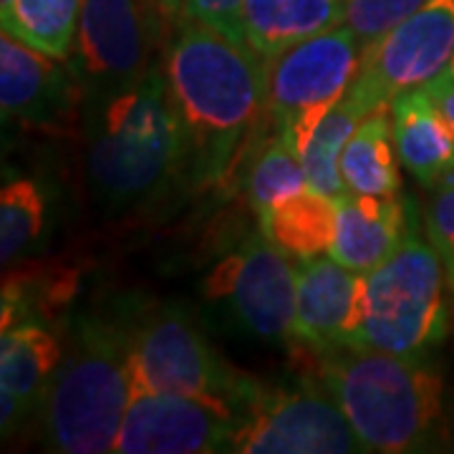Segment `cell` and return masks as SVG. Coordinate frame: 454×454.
Listing matches in <instances>:
<instances>
[{
	"label": "cell",
	"instance_id": "29",
	"mask_svg": "<svg viewBox=\"0 0 454 454\" xmlns=\"http://www.w3.org/2000/svg\"><path fill=\"white\" fill-rule=\"evenodd\" d=\"M157 5L162 8L164 18L172 23V18H175V13H177V8H179V0H157Z\"/></svg>",
	"mask_w": 454,
	"mask_h": 454
},
{
	"label": "cell",
	"instance_id": "27",
	"mask_svg": "<svg viewBox=\"0 0 454 454\" xmlns=\"http://www.w3.org/2000/svg\"><path fill=\"white\" fill-rule=\"evenodd\" d=\"M243 5L245 0H179L175 18H195L200 23H207L212 28L223 31L230 38L243 41V31H240Z\"/></svg>",
	"mask_w": 454,
	"mask_h": 454
},
{
	"label": "cell",
	"instance_id": "6",
	"mask_svg": "<svg viewBox=\"0 0 454 454\" xmlns=\"http://www.w3.org/2000/svg\"><path fill=\"white\" fill-rule=\"evenodd\" d=\"M235 454H351L364 452L354 427L324 384L306 373L298 381L240 376L230 396Z\"/></svg>",
	"mask_w": 454,
	"mask_h": 454
},
{
	"label": "cell",
	"instance_id": "13",
	"mask_svg": "<svg viewBox=\"0 0 454 454\" xmlns=\"http://www.w3.org/2000/svg\"><path fill=\"white\" fill-rule=\"evenodd\" d=\"M293 351L321 354L358 346L366 318V273L348 270L331 255L295 260Z\"/></svg>",
	"mask_w": 454,
	"mask_h": 454
},
{
	"label": "cell",
	"instance_id": "25",
	"mask_svg": "<svg viewBox=\"0 0 454 454\" xmlns=\"http://www.w3.org/2000/svg\"><path fill=\"white\" fill-rule=\"evenodd\" d=\"M427 0H346V26L356 33L364 53L389 35Z\"/></svg>",
	"mask_w": 454,
	"mask_h": 454
},
{
	"label": "cell",
	"instance_id": "26",
	"mask_svg": "<svg viewBox=\"0 0 454 454\" xmlns=\"http://www.w3.org/2000/svg\"><path fill=\"white\" fill-rule=\"evenodd\" d=\"M427 235L444 265L447 286L454 298V172L432 190L427 207Z\"/></svg>",
	"mask_w": 454,
	"mask_h": 454
},
{
	"label": "cell",
	"instance_id": "4",
	"mask_svg": "<svg viewBox=\"0 0 454 454\" xmlns=\"http://www.w3.org/2000/svg\"><path fill=\"white\" fill-rule=\"evenodd\" d=\"M131 399L127 313H86L66 331L64 358L41 409L51 452H114Z\"/></svg>",
	"mask_w": 454,
	"mask_h": 454
},
{
	"label": "cell",
	"instance_id": "22",
	"mask_svg": "<svg viewBox=\"0 0 454 454\" xmlns=\"http://www.w3.org/2000/svg\"><path fill=\"white\" fill-rule=\"evenodd\" d=\"M366 116L369 112L346 91L339 104L321 119L303 152V167L310 190L333 200L346 192V182L340 177V154Z\"/></svg>",
	"mask_w": 454,
	"mask_h": 454
},
{
	"label": "cell",
	"instance_id": "2",
	"mask_svg": "<svg viewBox=\"0 0 454 454\" xmlns=\"http://www.w3.org/2000/svg\"><path fill=\"white\" fill-rule=\"evenodd\" d=\"M301 356L336 399L364 452H432L447 442L444 381L429 358H404L369 346Z\"/></svg>",
	"mask_w": 454,
	"mask_h": 454
},
{
	"label": "cell",
	"instance_id": "23",
	"mask_svg": "<svg viewBox=\"0 0 454 454\" xmlns=\"http://www.w3.org/2000/svg\"><path fill=\"white\" fill-rule=\"evenodd\" d=\"M309 187L303 154L276 131L260 146L245 177V192L253 210L262 212Z\"/></svg>",
	"mask_w": 454,
	"mask_h": 454
},
{
	"label": "cell",
	"instance_id": "8",
	"mask_svg": "<svg viewBox=\"0 0 454 454\" xmlns=\"http://www.w3.org/2000/svg\"><path fill=\"white\" fill-rule=\"evenodd\" d=\"M364 49L346 23L268 59V116L301 154L361 68Z\"/></svg>",
	"mask_w": 454,
	"mask_h": 454
},
{
	"label": "cell",
	"instance_id": "17",
	"mask_svg": "<svg viewBox=\"0 0 454 454\" xmlns=\"http://www.w3.org/2000/svg\"><path fill=\"white\" fill-rule=\"evenodd\" d=\"M343 20L346 0H245L240 31L245 43L268 61Z\"/></svg>",
	"mask_w": 454,
	"mask_h": 454
},
{
	"label": "cell",
	"instance_id": "15",
	"mask_svg": "<svg viewBox=\"0 0 454 454\" xmlns=\"http://www.w3.org/2000/svg\"><path fill=\"white\" fill-rule=\"evenodd\" d=\"M336 205L339 223L328 255L356 273H372L379 268L414 230L409 202L402 195H356L346 190L336 197Z\"/></svg>",
	"mask_w": 454,
	"mask_h": 454
},
{
	"label": "cell",
	"instance_id": "10",
	"mask_svg": "<svg viewBox=\"0 0 454 454\" xmlns=\"http://www.w3.org/2000/svg\"><path fill=\"white\" fill-rule=\"evenodd\" d=\"M295 265L265 235L238 243L205 280V298L238 333L262 343H293Z\"/></svg>",
	"mask_w": 454,
	"mask_h": 454
},
{
	"label": "cell",
	"instance_id": "5",
	"mask_svg": "<svg viewBox=\"0 0 454 454\" xmlns=\"http://www.w3.org/2000/svg\"><path fill=\"white\" fill-rule=\"evenodd\" d=\"M447 273L417 227L402 247L366 273L361 343L404 358H429L450 333Z\"/></svg>",
	"mask_w": 454,
	"mask_h": 454
},
{
	"label": "cell",
	"instance_id": "18",
	"mask_svg": "<svg viewBox=\"0 0 454 454\" xmlns=\"http://www.w3.org/2000/svg\"><path fill=\"white\" fill-rule=\"evenodd\" d=\"M64 358V343L46 324H18L0 339V391L11 394L26 422L38 417L49 396L51 381Z\"/></svg>",
	"mask_w": 454,
	"mask_h": 454
},
{
	"label": "cell",
	"instance_id": "31",
	"mask_svg": "<svg viewBox=\"0 0 454 454\" xmlns=\"http://www.w3.org/2000/svg\"><path fill=\"white\" fill-rule=\"evenodd\" d=\"M8 3H11V0H0V8H5Z\"/></svg>",
	"mask_w": 454,
	"mask_h": 454
},
{
	"label": "cell",
	"instance_id": "1",
	"mask_svg": "<svg viewBox=\"0 0 454 454\" xmlns=\"http://www.w3.org/2000/svg\"><path fill=\"white\" fill-rule=\"evenodd\" d=\"M162 66L187 134V177H225L245 137L268 114V64L247 43L195 18L167 28Z\"/></svg>",
	"mask_w": 454,
	"mask_h": 454
},
{
	"label": "cell",
	"instance_id": "21",
	"mask_svg": "<svg viewBox=\"0 0 454 454\" xmlns=\"http://www.w3.org/2000/svg\"><path fill=\"white\" fill-rule=\"evenodd\" d=\"M83 0H11L3 13V31L18 41L68 61L76 43Z\"/></svg>",
	"mask_w": 454,
	"mask_h": 454
},
{
	"label": "cell",
	"instance_id": "3",
	"mask_svg": "<svg viewBox=\"0 0 454 454\" xmlns=\"http://www.w3.org/2000/svg\"><path fill=\"white\" fill-rule=\"evenodd\" d=\"M86 106V177L101 207H139L187 175V134L162 61L145 82Z\"/></svg>",
	"mask_w": 454,
	"mask_h": 454
},
{
	"label": "cell",
	"instance_id": "24",
	"mask_svg": "<svg viewBox=\"0 0 454 454\" xmlns=\"http://www.w3.org/2000/svg\"><path fill=\"white\" fill-rule=\"evenodd\" d=\"M46 192L31 177H13L0 192V260L8 268L31 247L46 225Z\"/></svg>",
	"mask_w": 454,
	"mask_h": 454
},
{
	"label": "cell",
	"instance_id": "28",
	"mask_svg": "<svg viewBox=\"0 0 454 454\" xmlns=\"http://www.w3.org/2000/svg\"><path fill=\"white\" fill-rule=\"evenodd\" d=\"M427 94L432 97V101L437 104V109L444 116L447 127L452 131L454 137V79L447 74H439L434 82H429L427 86Z\"/></svg>",
	"mask_w": 454,
	"mask_h": 454
},
{
	"label": "cell",
	"instance_id": "14",
	"mask_svg": "<svg viewBox=\"0 0 454 454\" xmlns=\"http://www.w3.org/2000/svg\"><path fill=\"white\" fill-rule=\"evenodd\" d=\"M83 98L71 66L3 31L0 109L5 124L53 127Z\"/></svg>",
	"mask_w": 454,
	"mask_h": 454
},
{
	"label": "cell",
	"instance_id": "7",
	"mask_svg": "<svg viewBox=\"0 0 454 454\" xmlns=\"http://www.w3.org/2000/svg\"><path fill=\"white\" fill-rule=\"evenodd\" d=\"M129 328L131 389L230 402L243 373L210 346L195 313L182 303L124 310Z\"/></svg>",
	"mask_w": 454,
	"mask_h": 454
},
{
	"label": "cell",
	"instance_id": "12",
	"mask_svg": "<svg viewBox=\"0 0 454 454\" xmlns=\"http://www.w3.org/2000/svg\"><path fill=\"white\" fill-rule=\"evenodd\" d=\"M235 409L225 399L131 389L114 452L210 454L230 452Z\"/></svg>",
	"mask_w": 454,
	"mask_h": 454
},
{
	"label": "cell",
	"instance_id": "30",
	"mask_svg": "<svg viewBox=\"0 0 454 454\" xmlns=\"http://www.w3.org/2000/svg\"><path fill=\"white\" fill-rule=\"evenodd\" d=\"M447 76H452L454 79V56H452V61H450V66H447V71H444Z\"/></svg>",
	"mask_w": 454,
	"mask_h": 454
},
{
	"label": "cell",
	"instance_id": "19",
	"mask_svg": "<svg viewBox=\"0 0 454 454\" xmlns=\"http://www.w3.org/2000/svg\"><path fill=\"white\" fill-rule=\"evenodd\" d=\"M399 154L394 142V119L391 106L384 104L373 109L340 154V177L348 192L356 195L389 197L402 192V175H399Z\"/></svg>",
	"mask_w": 454,
	"mask_h": 454
},
{
	"label": "cell",
	"instance_id": "11",
	"mask_svg": "<svg viewBox=\"0 0 454 454\" xmlns=\"http://www.w3.org/2000/svg\"><path fill=\"white\" fill-rule=\"evenodd\" d=\"M454 56V0H427L361 59L348 94L372 114L447 71Z\"/></svg>",
	"mask_w": 454,
	"mask_h": 454
},
{
	"label": "cell",
	"instance_id": "16",
	"mask_svg": "<svg viewBox=\"0 0 454 454\" xmlns=\"http://www.w3.org/2000/svg\"><path fill=\"white\" fill-rule=\"evenodd\" d=\"M394 142L399 162L427 190L454 172V137L427 89L391 98Z\"/></svg>",
	"mask_w": 454,
	"mask_h": 454
},
{
	"label": "cell",
	"instance_id": "9",
	"mask_svg": "<svg viewBox=\"0 0 454 454\" xmlns=\"http://www.w3.org/2000/svg\"><path fill=\"white\" fill-rule=\"evenodd\" d=\"M169 20L157 0H83L68 66L83 101L121 94L145 82Z\"/></svg>",
	"mask_w": 454,
	"mask_h": 454
},
{
	"label": "cell",
	"instance_id": "20",
	"mask_svg": "<svg viewBox=\"0 0 454 454\" xmlns=\"http://www.w3.org/2000/svg\"><path fill=\"white\" fill-rule=\"evenodd\" d=\"M258 217L265 240H270L288 258L303 260L328 253L336 235L339 205L333 197L306 187L303 192L258 212Z\"/></svg>",
	"mask_w": 454,
	"mask_h": 454
}]
</instances>
